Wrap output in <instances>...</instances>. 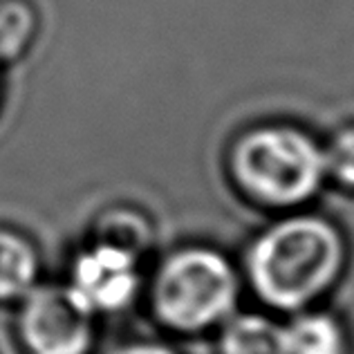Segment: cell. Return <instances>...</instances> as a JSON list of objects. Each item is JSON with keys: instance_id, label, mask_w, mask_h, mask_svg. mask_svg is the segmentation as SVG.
<instances>
[{"instance_id": "1", "label": "cell", "mask_w": 354, "mask_h": 354, "mask_svg": "<svg viewBox=\"0 0 354 354\" xmlns=\"http://www.w3.org/2000/svg\"><path fill=\"white\" fill-rule=\"evenodd\" d=\"M346 247L332 222L294 216L276 222L249 249L247 269L256 294L278 310L310 305L337 281Z\"/></svg>"}, {"instance_id": "2", "label": "cell", "mask_w": 354, "mask_h": 354, "mask_svg": "<svg viewBox=\"0 0 354 354\" xmlns=\"http://www.w3.org/2000/svg\"><path fill=\"white\" fill-rule=\"evenodd\" d=\"M234 173L251 198L272 207H292L319 191L325 151L294 126H260L236 144Z\"/></svg>"}, {"instance_id": "3", "label": "cell", "mask_w": 354, "mask_h": 354, "mask_svg": "<svg viewBox=\"0 0 354 354\" xmlns=\"http://www.w3.org/2000/svg\"><path fill=\"white\" fill-rule=\"evenodd\" d=\"M236 298V272L211 249L177 251L160 267L153 285L155 314L180 332H200L227 321Z\"/></svg>"}, {"instance_id": "4", "label": "cell", "mask_w": 354, "mask_h": 354, "mask_svg": "<svg viewBox=\"0 0 354 354\" xmlns=\"http://www.w3.org/2000/svg\"><path fill=\"white\" fill-rule=\"evenodd\" d=\"M90 312L70 290L43 287L30 294L21 328L32 354H86L92 341Z\"/></svg>"}, {"instance_id": "5", "label": "cell", "mask_w": 354, "mask_h": 354, "mask_svg": "<svg viewBox=\"0 0 354 354\" xmlns=\"http://www.w3.org/2000/svg\"><path fill=\"white\" fill-rule=\"evenodd\" d=\"M139 287V269L135 254L117 242H101L77 258L68 290L95 312H117L133 301Z\"/></svg>"}, {"instance_id": "6", "label": "cell", "mask_w": 354, "mask_h": 354, "mask_svg": "<svg viewBox=\"0 0 354 354\" xmlns=\"http://www.w3.org/2000/svg\"><path fill=\"white\" fill-rule=\"evenodd\" d=\"M285 354H348L341 323L330 314H301L283 328Z\"/></svg>"}, {"instance_id": "7", "label": "cell", "mask_w": 354, "mask_h": 354, "mask_svg": "<svg viewBox=\"0 0 354 354\" xmlns=\"http://www.w3.org/2000/svg\"><path fill=\"white\" fill-rule=\"evenodd\" d=\"M220 354H285L283 325L263 314L229 319L220 337Z\"/></svg>"}, {"instance_id": "8", "label": "cell", "mask_w": 354, "mask_h": 354, "mask_svg": "<svg viewBox=\"0 0 354 354\" xmlns=\"http://www.w3.org/2000/svg\"><path fill=\"white\" fill-rule=\"evenodd\" d=\"M36 256L23 238L0 231V298H16L32 290Z\"/></svg>"}, {"instance_id": "9", "label": "cell", "mask_w": 354, "mask_h": 354, "mask_svg": "<svg viewBox=\"0 0 354 354\" xmlns=\"http://www.w3.org/2000/svg\"><path fill=\"white\" fill-rule=\"evenodd\" d=\"M34 27L32 12L21 3L0 7V59L16 57Z\"/></svg>"}, {"instance_id": "10", "label": "cell", "mask_w": 354, "mask_h": 354, "mask_svg": "<svg viewBox=\"0 0 354 354\" xmlns=\"http://www.w3.org/2000/svg\"><path fill=\"white\" fill-rule=\"evenodd\" d=\"M325 169L341 184L354 189V126L341 130L325 151Z\"/></svg>"}, {"instance_id": "11", "label": "cell", "mask_w": 354, "mask_h": 354, "mask_svg": "<svg viewBox=\"0 0 354 354\" xmlns=\"http://www.w3.org/2000/svg\"><path fill=\"white\" fill-rule=\"evenodd\" d=\"M115 354H177L171 348L160 346V343H135V346H126L117 350Z\"/></svg>"}]
</instances>
